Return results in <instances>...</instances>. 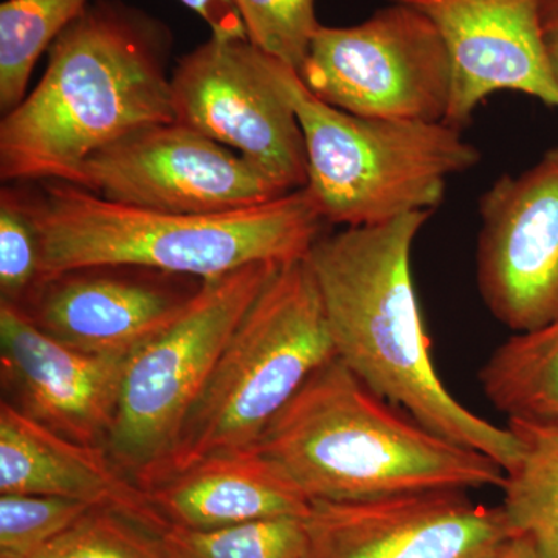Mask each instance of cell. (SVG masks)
Segmentation results:
<instances>
[{"instance_id":"1","label":"cell","mask_w":558,"mask_h":558,"mask_svg":"<svg viewBox=\"0 0 558 558\" xmlns=\"http://www.w3.org/2000/svg\"><path fill=\"white\" fill-rule=\"evenodd\" d=\"M172 35L120 0H95L49 49L43 78L0 123L3 183L65 182L98 150L175 121Z\"/></svg>"},{"instance_id":"2","label":"cell","mask_w":558,"mask_h":558,"mask_svg":"<svg viewBox=\"0 0 558 558\" xmlns=\"http://www.w3.org/2000/svg\"><path fill=\"white\" fill-rule=\"evenodd\" d=\"M432 213L322 234L306 263L340 360L366 387L421 424L508 472L519 440L476 416L446 388L432 357L411 271V252Z\"/></svg>"},{"instance_id":"3","label":"cell","mask_w":558,"mask_h":558,"mask_svg":"<svg viewBox=\"0 0 558 558\" xmlns=\"http://www.w3.org/2000/svg\"><path fill=\"white\" fill-rule=\"evenodd\" d=\"M258 449L311 501L499 487L505 469L381 398L333 359L271 421Z\"/></svg>"},{"instance_id":"4","label":"cell","mask_w":558,"mask_h":558,"mask_svg":"<svg viewBox=\"0 0 558 558\" xmlns=\"http://www.w3.org/2000/svg\"><path fill=\"white\" fill-rule=\"evenodd\" d=\"M40 183L39 193L28 191L39 234L38 284L92 267L207 281L250 264L306 258L326 223L304 189L256 207L193 215L128 207L72 183Z\"/></svg>"},{"instance_id":"5","label":"cell","mask_w":558,"mask_h":558,"mask_svg":"<svg viewBox=\"0 0 558 558\" xmlns=\"http://www.w3.org/2000/svg\"><path fill=\"white\" fill-rule=\"evenodd\" d=\"M299 117L307 156L304 190L326 223L379 226L439 207L451 175L481 161L461 130L444 123L365 119L318 100L299 72L274 58Z\"/></svg>"},{"instance_id":"6","label":"cell","mask_w":558,"mask_h":558,"mask_svg":"<svg viewBox=\"0 0 558 558\" xmlns=\"http://www.w3.org/2000/svg\"><path fill=\"white\" fill-rule=\"evenodd\" d=\"M333 359L306 258L282 264L220 354L156 484L209 457L258 446L312 374Z\"/></svg>"},{"instance_id":"7","label":"cell","mask_w":558,"mask_h":558,"mask_svg":"<svg viewBox=\"0 0 558 558\" xmlns=\"http://www.w3.org/2000/svg\"><path fill=\"white\" fill-rule=\"evenodd\" d=\"M279 263L202 281L174 323L131 355L105 449L140 487L163 473L216 363Z\"/></svg>"},{"instance_id":"8","label":"cell","mask_w":558,"mask_h":558,"mask_svg":"<svg viewBox=\"0 0 558 558\" xmlns=\"http://www.w3.org/2000/svg\"><path fill=\"white\" fill-rule=\"evenodd\" d=\"M318 100L365 119L446 123L453 72L438 28L389 3L352 27H319L299 72Z\"/></svg>"},{"instance_id":"9","label":"cell","mask_w":558,"mask_h":558,"mask_svg":"<svg viewBox=\"0 0 558 558\" xmlns=\"http://www.w3.org/2000/svg\"><path fill=\"white\" fill-rule=\"evenodd\" d=\"M175 121L266 172L292 193L307 183L299 117L279 87L274 58L248 39L211 36L171 73Z\"/></svg>"},{"instance_id":"10","label":"cell","mask_w":558,"mask_h":558,"mask_svg":"<svg viewBox=\"0 0 558 558\" xmlns=\"http://www.w3.org/2000/svg\"><path fill=\"white\" fill-rule=\"evenodd\" d=\"M102 199L153 211H238L289 194L266 172L179 121L153 124L90 157L80 182Z\"/></svg>"},{"instance_id":"11","label":"cell","mask_w":558,"mask_h":558,"mask_svg":"<svg viewBox=\"0 0 558 558\" xmlns=\"http://www.w3.org/2000/svg\"><path fill=\"white\" fill-rule=\"evenodd\" d=\"M476 284L513 332L558 319V145L520 174H502L480 199Z\"/></svg>"},{"instance_id":"12","label":"cell","mask_w":558,"mask_h":558,"mask_svg":"<svg viewBox=\"0 0 558 558\" xmlns=\"http://www.w3.org/2000/svg\"><path fill=\"white\" fill-rule=\"evenodd\" d=\"M306 526L307 558H495L519 538L502 506L465 490L312 501Z\"/></svg>"},{"instance_id":"13","label":"cell","mask_w":558,"mask_h":558,"mask_svg":"<svg viewBox=\"0 0 558 558\" xmlns=\"http://www.w3.org/2000/svg\"><path fill=\"white\" fill-rule=\"evenodd\" d=\"M421 11L449 51L453 86L446 123L462 130L497 92H520L558 109L542 35V0H388Z\"/></svg>"},{"instance_id":"14","label":"cell","mask_w":558,"mask_h":558,"mask_svg":"<svg viewBox=\"0 0 558 558\" xmlns=\"http://www.w3.org/2000/svg\"><path fill=\"white\" fill-rule=\"evenodd\" d=\"M130 357L70 348L21 307L0 303V376L10 403L65 438L106 446Z\"/></svg>"},{"instance_id":"15","label":"cell","mask_w":558,"mask_h":558,"mask_svg":"<svg viewBox=\"0 0 558 558\" xmlns=\"http://www.w3.org/2000/svg\"><path fill=\"white\" fill-rule=\"evenodd\" d=\"M92 267L39 282L21 310L53 339L81 352L130 355L170 328L199 286L179 289L175 275L120 274Z\"/></svg>"},{"instance_id":"16","label":"cell","mask_w":558,"mask_h":558,"mask_svg":"<svg viewBox=\"0 0 558 558\" xmlns=\"http://www.w3.org/2000/svg\"><path fill=\"white\" fill-rule=\"evenodd\" d=\"M0 494L44 495L119 510L160 534L170 526L148 492L105 447L65 438L7 400L0 403Z\"/></svg>"},{"instance_id":"17","label":"cell","mask_w":558,"mask_h":558,"mask_svg":"<svg viewBox=\"0 0 558 558\" xmlns=\"http://www.w3.org/2000/svg\"><path fill=\"white\" fill-rule=\"evenodd\" d=\"M170 526L219 529L250 521L303 517L312 501L258 447L216 454L148 490Z\"/></svg>"},{"instance_id":"18","label":"cell","mask_w":558,"mask_h":558,"mask_svg":"<svg viewBox=\"0 0 558 558\" xmlns=\"http://www.w3.org/2000/svg\"><path fill=\"white\" fill-rule=\"evenodd\" d=\"M520 454L506 472L502 509L539 558H558V424L508 418Z\"/></svg>"},{"instance_id":"19","label":"cell","mask_w":558,"mask_h":558,"mask_svg":"<svg viewBox=\"0 0 558 558\" xmlns=\"http://www.w3.org/2000/svg\"><path fill=\"white\" fill-rule=\"evenodd\" d=\"M488 402L508 418L558 424V319L515 332L480 371Z\"/></svg>"},{"instance_id":"20","label":"cell","mask_w":558,"mask_h":558,"mask_svg":"<svg viewBox=\"0 0 558 558\" xmlns=\"http://www.w3.org/2000/svg\"><path fill=\"white\" fill-rule=\"evenodd\" d=\"M92 0H5L0 5V109L27 97L40 54L83 14Z\"/></svg>"},{"instance_id":"21","label":"cell","mask_w":558,"mask_h":558,"mask_svg":"<svg viewBox=\"0 0 558 558\" xmlns=\"http://www.w3.org/2000/svg\"><path fill=\"white\" fill-rule=\"evenodd\" d=\"M170 558H307L303 517H278L219 529L168 526L161 532Z\"/></svg>"},{"instance_id":"22","label":"cell","mask_w":558,"mask_h":558,"mask_svg":"<svg viewBox=\"0 0 558 558\" xmlns=\"http://www.w3.org/2000/svg\"><path fill=\"white\" fill-rule=\"evenodd\" d=\"M24 558H170L160 532L119 510L92 508L68 531Z\"/></svg>"},{"instance_id":"23","label":"cell","mask_w":558,"mask_h":558,"mask_svg":"<svg viewBox=\"0 0 558 558\" xmlns=\"http://www.w3.org/2000/svg\"><path fill=\"white\" fill-rule=\"evenodd\" d=\"M256 49L300 72L322 27L315 0H233Z\"/></svg>"},{"instance_id":"24","label":"cell","mask_w":558,"mask_h":558,"mask_svg":"<svg viewBox=\"0 0 558 558\" xmlns=\"http://www.w3.org/2000/svg\"><path fill=\"white\" fill-rule=\"evenodd\" d=\"M39 234L28 191L5 183L0 191V295L22 307L39 279Z\"/></svg>"},{"instance_id":"25","label":"cell","mask_w":558,"mask_h":558,"mask_svg":"<svg viewBox=\"0 0 558 558\" xmlns=\"http://www.w3.org/2000/svg\"><path fill=\"white\" fill-rule=\"evenodd\" d=\"M89 509L92 506L75 499L0 494V558L31 556Z\"/></svg>"},{"instance_id":"26","label":"cell","mask_w":558,"mask_h":558,"mask_svg":"<svg viewBox=\"0 0 558 558\" xmlns=\"http://www.w3.org/2000/svg\"><path fill=\"white\" fill-rule=\"evenodd\" d=\"M202 21L211 28L213 36L227 39H247L244 22H242L233 0H180Z\"/></svg>"},{"instance_id":"27","label":"cell","mask_w":558,"mask_h":558,"mask_svg":"<svg viewBox=\"0 0 558 558\" xmlns=\"http://www.w3.org/2000/svg\"><path fill=\"white\" fill-rule=\"evenodd\" d=\"M539 35L550 78L558 89V0H542Z\"/></svg>"},{"instance_id":"28","label":"cell","mask_w":558,"mask_h":558,"mask_svg":"<svg viewBox=\"0 0 558 558\" xmlns=\"http://www.w3.org/2000/svg\"><path fill=\"white\" fill-rule=\"evenodd\" d=\"M495 558H539L535 549L532 548L531 543L524 538H517L515 542L510 543L508 548L502 550L499 556Z\"/></svg>"}]
</instances>
